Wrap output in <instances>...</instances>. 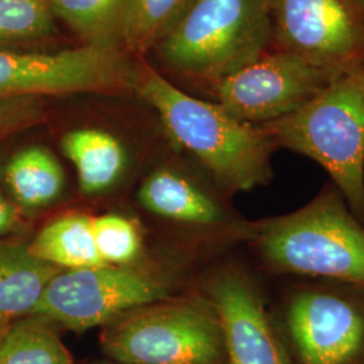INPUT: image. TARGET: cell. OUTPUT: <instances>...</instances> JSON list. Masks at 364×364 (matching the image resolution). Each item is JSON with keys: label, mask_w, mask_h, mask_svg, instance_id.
Wrapping results in <instances>:
<instances>
[{"label": "cell", "mask_w": 364, "mask_h": 364, "mask_svg": "<svg viewBox=\"0 0 364 364\" xmlns=\"http://www.w3.org/2000/svg\"><path fill=\"white\" fill-rule=\"evenodd\" d=\"M134 91L156 109L170 136L195 156L223 195L272 181L278 147L260 126L232 117L218 103L196 99L149 68L141 70Z\"/></svg>", "instance_id": "obj_1"}, {"label": "cell", "mask_w": 364, "mask_h": 364, "mask_svg": "<svg viewBox=\"0 0 364 364\" xmlns=\"http://www.w3.org/2000/svg\"><path fill=\"white\" fill-rule=\"evenodd\" d=\"M245 242L272 273L364 289V224L333 183L293 212L250 221Z\"/></svg>", "instance_id": "obj_2"}, {"label": "cell", "mask_w": 364, "mask_h": 364, "mask_svg": "<svg viewBox=\"0 0 364 364\" xmlns=\"http://www.w3.org/2000/svg\"><path fill=\"white\" fill-rule=\"evenodd\" d=\"M277 147L316 161L364 224V92L336 80L296 112L260 124Z\"/></svg>", "instance_id": "obj_3"}, {"label": "cell", "mask_w": 364, "mask_h": 364, "mask_svg": "<svg viewBox=\"0 0 364 364\" xmlns=\"http://www.w3.org/2000/svg\"><path fill=\"white\" fill-rule=\"evenodd\" d=\"M102 351L124 364H227L220 321L203 290L166 297L102 328Z\"/></svg>", "instance_id": "obj_4"}, {"label": "cell", "mask_w": 364, "mask_h": 364, "mask_svg": "<svg viewBox=\"0 0 364 364\" xmlns=\"http://www.w3.org/2000/svg\"><path fill=\"white\" fill-rule=\"evenodd\" d=\"M272 33L270 0H193L158 48L173 69L218 82L262 57Z\"/></svg>", "instance_id": "obj_5"}, {"label": "cell", "mask_w": 364, "mask_h": 364, "mask_svg": "<svg viewBox=\"0 0 364 364\" xmlns=\"http://www.w3.org/2000/svg\"><path fill=\"white\" fill-rule=\"evenodd\" d=\"M171 287L168 275L138 263L60 270L48 284L33 314L68 331L85 332L170 297Z\"/></svg>", "instance_id": "obj_6"}, {"label": "cell", "mask_w": 364, "mask_h": 364, "mask_svg": "<svg viewBox=\"0 0 364 364\" xmlns=\"http://www.w3.org/2000/svg\"><path fill=\"white\" fill-rule=\"evenodd\" d=\"M281 314L299 364H364V289L302 284L287 291Z\"/></svg>", "instance_id": "obj_7"}, {"label": "cell", "mask_w": 364, "mask_h": 364, "mask_svg": "<svg viewBox=\"0 0 364 364\" xmlns=\"http://www.w3.org/2000/svg\"><path fill=\"white\" fill-rule=\"evenodd\" d=\"M139 73L119 48L111 46L87 43L57 53L0 49V100L130 91Z\"/></svg>", "instance_id": "obj_8"}, {"label": "cell", "mask_w": 364, "mask_h": 364, "mask_svg": "<svg viewBox=\"0 0 364 364\" xmlns=\"http://www.w3.org/2000/svg\"><path fill=\"white\" fill-rule=\"evenodd\" d=\"M340 75L287 50L263 54L216 82V103L232 117L260 126L296 112Z\"/></svg>", "instance_id": "obj_9"}, {"label": "cell", "mask_w": 364, "mask_h": 364, "mask_svg": "<svg viewBox=\"0 0 364 364\" xmlns=\"http://www.w3.org/2000/svg\"><path fill=\"white\" fill-rule=\"evenodd\" d=\"M201 290L218 313L227 364H290L281 329L246 270L220 267Z\"/></svg>", "instance_id": "obj_10"}, {"label": "cell", "mask_w": 364, "mask_h": 364, "mask_svg": "<svg viewBox=\"0 0 364 364\" xmlns=\"http://www.w3.org/2000/svg\"><path fill=\"white\" fill-rule=\"evenodd\" d=\"M273 27L287 52L343 70L363 49V30L343 0H270Z\"/></svg>", "instance_id": "obj_11"}, {"label": "cell", "mask_w": 364, "mask_h": 364, "mask_svg": "<svg viewBox=\"0 0 364 364\" xmlns=\"http://www.w3.org/2000/svg\"><path fill=\"white\" fill-rule=\"evenodd\" d=\"M220 196L224 195L209 191L180 171L159 169L141 185L138 200L149 212L209 239L245 242L250 221L237 216Z\"/></svg>", "instance_id": "obj_12"}, {"label": "cell", "mask_w": 364, "mask_h": 364, "mask_svg": "<svg viewBox=\"0 0 364 364\" xmlns=\"http://www.w3.org/2000/svg\"><path fill=\"white\" fill-rule=\"evenodd\" d=\"M0 186L27 220L31 215L54 204L64 192L65 173L45 146L19 149L1 169Z\"/></svg>", "instance_id": "obj_13"}, {"label": "cell", "mask_w": 364, "mask_h": 364, "mask_svg": "<svg viewBox=\"0 0 364 364\" xmlns=\"http://www.w3.org/2000/svg\"><path fill=\"white\" fill-rule=\"evenodd\" d=\"M60 269L36 258L28 240L0 239V321L13 323L34 312Z\"/></svg>", "instance_id": "obj_14"}, {"label": "cell", "mask_w": 364, "mask_h": 364, "mask_svg": "<svg viewBox=\"0 0 364 364\" xmlns=\"http://www.w3.org/2000/svg\"><path fill=\"white\" fill-rule=\"evenodd\" d=\"M61 150L73 164L78 186L85 195H102L111 189L127 166L123 144L108 131L80 127L61 138Z\"/></svg>", "instance_id": "obj_15"}, {"label": "cell", "mask_w": 364, "mask_h": 364, "mask_svg": "<svg viewBox=\"0 0 364 364\" xmlns=\"http://www.w3.org/2000/svg\"><path fill=\"white\" fill-rule=\"evenodd\" d=\"M92 216L66 213L46 223L28 240L31 254L60 270H78L105 266L97 252Z\"/></svg>", "instance_id": "obj_16"}, {"label": "cell", "mask_w": 364, "mask_h": 364, "mask_svg": "<svg viewBox=\"0 0 364 364\" xmlns=\"http://www.w3.org/2000/svg\"><path fill=\"white\" fill-rule=\"evenodd\" d=\"M0 364H75L57 326L30 314L13 321L0 341Z\"/></svg>", "instance_id": "obj_17"}, {"label": "cell", "mask_w": 364, "mask_h": 364, "mask_svg": "<svg viewBox=\"0 0 364 364\" xmlns=\"http://www.w3.org/2000/svg\"><path fill=\"white\" fill-rule=\"evenodd\" d=\"M193 0H127L119 46L144 53L158 46L181 21Z\"/></svg>", "instance_id": "obj_18"}, {"label": "cell", "mask_w": 364, "mask_h": 364, "mask_svg": "<svg viewBox=\"0 0 364 364\" xmlns=\"http://www.w3.org/2000/svg\"><path fill=\"white\" fill-rule=\"evenodd\" d=\"M53 13L88 45L119 48L127 0H49Z\"/></svg>", "instance_id": "obj_19"}, {"label": "cell", "mask_w": 364, "mask_h": 364, "mask_svg": "<svg viewBox=\"0 0 364 364\" xmlns=\"http://www.w3.org/2000/svg\"><path fill=\"white\" fill-rule=\"evenodd\" d=\"M54 18L49 0H0V49L50 36Z\"/></svg>", "instance_id": "obj_20"}, {"label": "cell", "mask_w": 364, "mask_h": 364, "mask_svg": "<svg viewBox=\"0 0 364 364\" xmlns=\"http://www.w3.org/2000/svg\"><path fill=\"white\" fill-rule=\"evenodd\" d=\"M93 235L100 259L108 266H127L138 262L142 237L134 221L115 213L92 219Z\"/></svg>", "instance_id": "obj_21"}, {"label": "cell", "mask_w": 364, "mask_h": 364, "mask_svg": "<svg viewBox=\"0 0 364 364\" xmlns=\"http://www.w3.org/2000/svg\"><path fill=\"white\" fill-rule=\"evenodd\" d=\"M46 117V105L39 97L0 100V141L38 126Z\"/></svg>", "instance_id": "obj_22"}, {"label": "cell", "mask_w": 364, "mask_h": 364, "mask_svg": "<svg viewBox=\"0 0 364 364\" xmlns=\"http://www.w3.org/2000/svg\"><path fill=\"white\" fill-rule=\"evenodd\" d=\"M27 228L28 220L15 208L0 186V239L21 236Z\"/></svg>", "instance_id": "obj_23"}, {"label": "cell", "mask_w": 364, "mask_h": 364, "mask_svg": "<svg viewBox=\"0 0 364 364\" xmlns=\"http://www.w3.org/2000/svg\"><path fill=\"white\" fill-rule=\"evenodd\" d=\"M11 323H7V321H0V341H1V338L4 336V333L7 332V329H9V326H10Z\"/></svg>", "instance_id": "obj_24"}, {"label": "cell", "mask_w": 364, "mask_h": 364, "mask_svg": "<svg viewBox=\"0 0 364 364\" xmlns=\"http://www.w3.org/2000/svg\"><path fill=\"white\" fill-rule=\"evenodd\" d=\"M353 80L356 81V84L363 90L364 92V73H362V75H359V76H355L353 77Z\"/></svg>", "instance_id": "obj_25"}, {"label": "cell", "mask_w": 364, "mask_h": 364, "mask_svg": "<svg viewBox=\"0 0 364 364\" xmlns=\"http://www.w3.org/2000/svg\"><path fill=\"white\" fill-rule=\"evenodd\" d=\"M91 364H124V363H119V362H114V360H109V362H96V363Z\"/></svg>", "instance_id": "obj_26"}]
</instances>
